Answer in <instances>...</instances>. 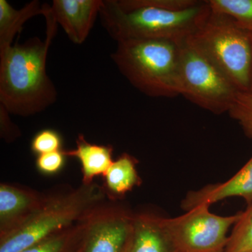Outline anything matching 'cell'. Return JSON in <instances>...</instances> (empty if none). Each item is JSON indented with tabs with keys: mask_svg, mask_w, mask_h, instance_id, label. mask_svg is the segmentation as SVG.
Masks as SVG:
<instances>
[{
	"mask_svg": "<svg viewBox=\"0 0 252 252\" xmlns=\"http://www.w3.org/2000/svg\"><path fill=\"white\" fill-rule=\"evenodd\" d=\"M10 113L0 104V128L1 137L6 142H11L21 136V130L11 122Z\"/></svg>",
	"mask_w": 252,
	"mask_h": 252,
	"instance_id": "cell-22",
	"label": "cell"
},
{
	"mask_svg": "<svg viewBox=\"0 0 252 252\" xmlns=\"http://www.w3.org/2000/svg\"><path fill=\"white\" fill-rule=\"evenodd\" d=\"M132 230L131 232L130 236L127 239V242H126L125 246L123 248L122 252H130L131 251V245H132Z\"/></svg>",
	"mask_w": 252,
	"mask_h": 252,
	"instance_id": "cell-23",
	"label": "cell"
},
{
	"mask_svg": "<svg viewBox=\"0 0 252 252\" xmlns=\"http://www.w3.org/2000/svg\"><path fill=\"white\" fill-rule=\"evenodd\" d=\"M43 13L42 4L36 0L20 10L14 9L6 0H0V52L12 46L15 36L26 21Z\"/></svg>",
	"mask_w": 252,
	"mask_h": 252,
	"instance_id": "cell-15",
	"label": "cell"
},
{
	"mask_svg": "<svg viewBox=\"0 0 252 252\" xmlns=\"http://www.w3.org/2000/svg\"><path fill=\"white\" fill-rule=\"evenodd\" d=\"M214 12L234 20L240 28L252 34V0H207Z\"/></svg>",
	"mask_w": 252,
	"mask_h": 252,
	"instance_id": "cell-17",
	"label": "cell"
},
{
	"mask_svg": "<svg viewBox=\"0 0 252 252\" xmlns=\"http://www.w3.org/2000/svg\"><path fill=\"white\" fill-rule=\"evenodd\" d=\"M64 150L41 154L36 159V167L41 173L53 175L61 171L65 164Z\"/></svg>",
	"mask_w": 252,
	"mask_h": 252,
	"instance_id": "cell-21",
	"label": "cell"
},
{
	"mask_svg": "<svg viewBox=\"0 0 252 252\" xmlns=\"http://www.w3.org/2000/svg\"><path fill=\"white\" fill-rule=\"evenodd\" d=\"M211 9L199 0H102V27L117 42L165 40L180 44L205 22Z\"/></svg>",
	"mask_w": 252,
	"mask_h": 252,
	"instance_id": "cell-1",
	"label": "cell"
},
{
	"mask_svg": "<svg viewBox=\"0 0 252 252\" xmlns=\"http://www.w3.org/2000/svg\"><path fill=\"white\" fill-rule=\"evenodd\" d=\"M102 0H54L51 12L75 44L86 41L99 16Z\"/></svg>",
	"mask_w": 252,
	"mask_h": 252,
	"instance_id": "cell-10",
	"label": "cell"
},
{
	"mask_svg": "<svg viewBox=\"0 0 252 252\" xmlns=\"http://www.w3.org/2000/svg\"><path fill=\"white\" fill-rule=\"evenodd\" d=\"M240 213L219 216L210 212V206L202 205L182 216L160 220L175 252H223L227 233L238 221Z\"/></svg>",
	"mask_w": 252,
	"mask_h": 252,
	"instance_id": "cell-7",
	"label": "cell"
},
{
	"mask_svg": "<svg viewBox=\"0 0 252 252\" xmlns=\"http://www.w3.org/2000/svg\"><path fill=\"white\" fill-rule=\"evenodd\" d=\"M230 197H241L248 205L252 203V157L238 173L223 183L207 186L187 194L182 207L188 211L199 205L212 204Z\"/></svg>",
	"mask_w": 252,
	"mask_h": 252,
	"instance_id": "cell-11",
	"label": "cell"
},
{
	"mask_svg": "<svg viewBox=\"0 0 252 252\" xmlns=\"http://www.w3.org/2000/svg\"><path fill=\"white\" fill-rule=\"evenodd\" d=\"M84 244H85V243H84ZM80 252H84V247H83V248L81 249Z\"/></svg>",
	"mask_w": 252,
	"mask_h": 252,
	"instance_id": "cell-25",
	"label": "cell"
},
{
	"mask_svg": "<svg viewBox=\"0 0 252 252\" xmlns=\"http://www.w3.org/2000/svg\"><path fill=\"white\" fill-rule=\"evenodd\" d=\"M86 232L87 225L83 220L21 252H80L85 243Z\"/></svg>",
	"mask_w": 252,
	"mask_h": 252,
	"instance_id": "cell-16",
	"label": "cell"
},
{
	"mask_svg": "<svg viewBox=\"0 0 252 252\" xmlns=\"http://www.w3.org/2000/svg\"><path fill=\"white\" fill-rule=\"evenodd\" d=\"M106 198L103 187L94 182L65 193L50 195L45 204L23 225L0 237V252H21L75 224Z\"/></svg>",
	"mask_w": 252,
	"mask_h": 252,
	"instance_id": "cell-5",
	"label": "cell"
},
{
	"mask_svg": "<svg viewBox=\"0 0 252 252\" xmlns=\"http://www.w3.org/2000/svg\"><path fill=\"white\" fill-rule=\"evenodd\" d=\"M42 7L45 40L34 36L0 52V104L20 117L43 112L57 99V91L46 73V58L58 23L51 6L43 4Z\"/></svg>",
	"mask_w": 252,
	"mask_h": 252,
	"instance_id": "cell-2",
	"label": "cell"
},
{
	"mask_svg": "<svg viewBox=\"0 0 252 252\" xmlns=\"http://www.w3.org/2000/svg\"><path fill=\"white\" fill-rule=\"evenodd\" d=\"M252 34V33H251ZM250 94H252V74H251V81H250Z\"/></svg>",
	"mask_w": 252,
	"mask_h": 252,
	"instance_id": "cell-24",
	"label": "cell"
},
{
	"mask_svg": "<svg viewBox=\"0 0 252 252\" xmlns=\"http://www.w3.org/2000/svg\"><path fill=\"white\" fill-rule=\"evenodd\" d=\"M45 195L10 184L0 185V237L17 229L47 201Z\"/></svg>",
	"mask_w": 252,
	"mask_h": 252,
	"instance_id": "cell-9",
	"label": "cell"
},
{
	"mask_svg": "<svg viewBox=\"0 0 252 252\" xmlns=\"http://www.w3.org/2000/svg\"><path fill=\"white\" fill-rule=\"evenodd\" d=\"M188 40L237 90L250 92L251 33L240 28L229 16L211 10L205 22Z\"/></svg>",
	"mask_w": 252,
	"mask_h": 252,
	"instance_id": "cell-4",
	"label": "cell"
},
{
	"mask_svg": "<svg viewBox=\"0 0 252 252\" xmlns=\"http://www.w3.org/2000/svg\"><path fill=\"white\" fill-rule=\"evenodd\" d=\"M178 75L180 95L217 115L229 112L240 92L188 39L180 44Z\"/></svg>",
	"mask_w": 252,
	"mask_h": 252,
	"instance_id": "cell-6",
	"label": "cell"
},
{
	"mask_svg": "<svg viewBox=\"0 0 252 252\" xmlns=\"http://www.w3.org/2000/svg\"><path fill=\"white\" fill-rule=\"evenodd\" d=\"M180 44L165 40H126L111 54L119 72L135 89L153 97L180 95Z\"/></svg>",
	"mask_w": 252,
	"mask_h": 252,
	"instance_id": "cell-3",
	"label": "cell"
},
{
	"mask_svg": "<svg viewBox=\"0 0 252 252\" xmlns=\"http://www.w3.org/2000/svg\"><path fill=\"white\" fill-rule=\"evenodd\" d=\"M130 252H175L160 217L134 215Z\"/></svg>",
	"mask_w": 252,
	"mask_h": 252,
	"instance_id": "cell-12",
	"label": "cell"
},
{
	"mask_svg": "<svg viewBox=\"0 0 252 252\" xmlns=\"http://www.w3.org/2000/svg\"><path fill=\"white\" fill-rule=\"evenodd\" d=\"M137 160L129 155L123 154L114 160L109 170L103 176L104 190L112 201L122 198L135 187L142 183L136 169Z\"/></svg>",
	"mask_w": 252,
	"mask_h": 252,
	"instance_id": "cell-14",
	"label": "cell"
},
{
	"mask_svg": "<svg viewBox=\"0 0 252 252\" xmlns=\"http://www.w3.org/2000/svg\"><path fill=\"white\" fill-rule=\"evenodd\" d=\"M228 113L239 123L245 135L252 139V94L239 92Z\"/></svg>",
	"mask_w": 252,
	"mask_h": 252,
	"instance_id": "cell-19",
	"label": "cell"
},
{
	"mask_svg": "<svg viewBox=\"0 0 252 252\" xmlns=\"http://www.w3.org/2000/svg\"><path fill=\"white\" fill-rule=\"evenodd\" d=\"M63 139L59 132L44 129L38 132L32 140L31 148L36 156L63 150Z\"/></svg>",
	"mask_w": 252,
	"mask_h": 252,
	"instance_id": "cell-20",
	"label": "cell"
},
{
	"mask_svg": "<svg viewBox=\"0 0 252 252\" xmlns=\"http://www.w3.org/2000/svg\"><path fill=\"white\" fill-rule=\"evenodd\" d=\"M67 157L75 158L80 162L82 171V185H90L97 176H104L114 162L113 147L109 145L92 144L79 134L76 140V148L64 150Z\"/></svg>",
	"mask_w": 252,
	"mask_h": 252,
	"instance_id": "cell-13",
	"label": "cell"
},
{
	"mask_svg": "<svg viewBox=\"0 0 252 252\" xmlns=\"http://www.w3.org/2000/svg\"><path fill=\"white\" fill-rule=\"evenodd\" d=\"M223 252H252V203L240 213Z\"/></svg>",
	"mask_w": 252,
	"mask_h": 252,
	"instance_id": "cell-18",
	"label": "cell"
},
{
	"mask_svg": "<svg viewBox=\"0 0 252 252\" xmlns=\"http://www.w3.org/2000/svg\"><path fill=\"white\" fill-rule=\"evenodd\" d=\"M134 215L115 201H104L84 219V252H122L132 230Z\"/></svg>",
	"mask_w": 252,
	"mask_h": 252,
	"instance_id": "cell-8",
	"label": "cell"
}]
</instances>
